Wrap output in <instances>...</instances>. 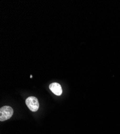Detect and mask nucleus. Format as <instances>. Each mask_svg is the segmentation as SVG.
<instances>
[{"mask_svg":"<svg viewBox=\"0 0 120 134\" xmlns=\"http://www.w3.org/2000/svg\"><path fill=\"white\" fill-rule=\"evenodd\" d=\"M14 113L13 109L10 106H4L0 109V121H4L9 119Z\"/></svg>","mask_w":120,"mask_h":134,"instance_id":"nucleus-1","label":"nucleus"},{"mask_svg":"<svg viewBox=\"0 0 120 134\" xmlns=\"http://www.w3.org/2000/svg\"><path fill=\"white\" fill-rule=\"evenodd\" d=\"M50 90L57 96H60L62 94V90L61 85L57 83H53L49 85Z\"/></svg>","mask_w":120,"mask_h":134,"instance_id":"nucleus-3","label":"nucleus"},{"mask_svg":"<svg viewBox=\"0 0 120 134\" xmlns=\"http://www.w3.org/2000/svg\"><path fill=\"white\" fill-rule=\"evenodd\" d=\"M25 103L29 109L32 111H36L39 108V103L37 98L31 96L28 97L26 100Z\"/></svg>","mask_w":120,"mask_h":134,"instance_id":"nucleus-2","label":"nucleus"}]
</instances>
